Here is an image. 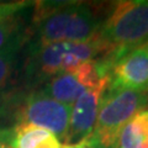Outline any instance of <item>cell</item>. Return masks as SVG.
Instances as JSON below:
<instances>
[{
  "label": "cell",
  "mask_w": 148,
  "mask_h": 148,
  "mask_svg": "<svg viewBox=\"0 0 148 148\" xmlns=\"http://www.w3.org/2000/svg\"><path fill=\"white\" fill-rule=\"evenodd\" d=\"M103 22L94 6L74 1L37 3L34 12L36 46L85 42L95 37Z\"/></svg>",
  "instance_id": "obj_1"
},
{
  "label": "cell",
  "mask_w": 148,
  "mask_h": 148,
  "mask_svg": "<svg viewBox=\"0 0 148 148\" xmlns=\"http://www.w3.org/2000/svg\"><path fill=\"white\" fill-rule=\"evenodd\" d=\"M108 57L109 49L98 34L85 42H56L46 46L31 43L25 62V79L30 86L43 84L88 61Z\"/></svg>",
  "instance_id": "obj_2"
},
{
  "label": "cell",
  "mask_w": 148,
  "mask_h": 148,
  "mask_svg": "<svg viewBox=\"0 0 148 148\" xmlns=\"http://www.w3.org/2000/svg\"><path fill=\"white\" fill-rule=\"evenodd\" d=\"M115 63L148 41V0L119 1L98 32Z\"/></svg>",
  "instance_id": "obj_3"
},
{
  "label": "cell",
  "mask_w": 148,
  "mask_h": 148,
  "mask_svg": "<svg viewBox=\"0 0 148 148\" xmlns=\"http://www.w3.org/2000/svg\"><path fill=\"white\" fill-rule=\"evenodd\" d=\"M147 104L148 92L108 88L100 101L94 131L88 138L91 147L115 148L122 127Z\"/></svg>",
  "instance_id": "obj_4"
},
{
  "label": "cell",
  "mask_w": 148,
  "mask_h": 148,
  "mask_svg": "<svg viewBox=\"0 0 148 148\" xmlns=\"http://www.w3.org/2000/svg\"><path fill=\"white\" fill-rule=\"evenodd\" d=\"M71 111L72 106L56 101L42 90L32 91L17 105L16 125L26 123L41 127L64 142L69 130Z\"/></svg>",
  "instance_id": "obj_5"
},
{
  "label": "cell",
  "mask_w": 148,
  "mask_h": 148,
  "mask_svg": "<svg viewBox=\"0 0 148 148\" xmlns=\"http://www.w3.org/2000/svg\"><path fill=\"white\" fill-rule=\"evenodd\" d=\"M110 85V75L101 79L95 86L88 89L82 94L72 106L69 130L64 145L82 142L88 140L95 127L98 111L103 95Z\"/></svg>",
  "instance_id": "obj_6"
},
{
  "label": "cell",
  "mask_w": 148,
  "mask_h": 148,
  "mask_svg": "<svg viewBox=\"0 0 148 148\" xmlns=\"http://www.w3.org/2000/svg\"><path fill=\"white\" fill-rule=\"evenodd\" d=\"M109 88L148 92V52L145 48L133 49L114 63Z\"/></svg>",
  "instance_id": "obj_7"
},
{
  "label": "cell",
  "mask_w": 148,
  "mask_h": 148,
  "mask_svg": "<svg viewBox=\"0 0 148 148\" xmlns=\"http://www.w3.org/2000/svg\"><path fill=\"white\" fill-rule=\"evenodd\" d=\"M59 140L47 130L34 125H16L12 128L11 148H61Z\"/></svg>",
  "instance_id": "obj_8"
},
{
  "label": "cell",
  "mask_w": 148,
  "mask_h": 148,
  "mask_svg": "<svg viewBox=\"0 0 148 148\" xmlns=\"http://www.w3.org/2000/svg\"><path fill=\"white\" fill-rule=\"evenodd\" d=\"M115 148H148V110L135 115L122 127Z\"/></svg>",
  "instance_id": "obj_9"
},
{
  "label": "cell",
  "mask_w": 148,
  "mask_h": 148,
  "mask_svg": "<svg viewBox=\"0 0 148 148\" xmlns=\"http://www.w3.org/2000/svg\"><path fill=\"white\" fill-rule=\"evenodd\" d=\"M29 40L30 38L16 41L15 43L0 51V99L16 72L20 52Z\"/></svg>",
  "instance_id": "obj_10"
},
{
  "label": "cell",
  "mask_w": 148,
  "mask_h": 148,
  "mask_svg": "<svg viewBox=\"0 0 148 148\" xmlns=\"http://www.w3.org/2000/svg\"><path fill=\"white\" fill-rule=\"evenodd\" d=\"M22 12L10 16L0 22V51L15 43L16 41L30 38L31 34L22 20Z\"/></svg>",
  "instance_id": "obj_11"
},
{
  "label": "cell",
  "mask_w": 148,
  "mask_h": 148,
  "mask_svg": "<svg viewBox=\"0 0 148 148\" xmlns=\"http://www.w3.org/2000/svg\"><path fill=\"white\" fill-rule=\"evenodd\" d=\"M34 5L31 1H9V3H0V22L5 18L17 15V14L26 10L27 8Z\"/></svg>",
  "instance_id": "obj_12"
},
{
  "label": "cell",
  "mask_w": 148,
  "mask_h": 148,
  "mask_svg": "<svg viewBox=\"0 0 148 148\" xmlns=\"http://www.w3.org/2000/svg\"><path fill=\"white\" fill-rule=\"evenodd\" d=\"M12 130H0V148H11Z\"/></svg>",
  "instance_id": "obj_13"
},
{
  "label": "cell",
  "mask_w": 148,
  "mask_h": 148,
  "mask_svg": "<svg viewBox=\"0 0 148 148\" xmlns=\"http://www.w3.org/2000/svg\"><path fill=\"white\" fill-rule=\"evenodd\" d=\"M61 148H92L91 145L89 143L88 140H84L82 142H78V143H73V145H62Z\"/></svg>",
  "instance_id": "obj_14"
},
{
  "label": "cell",
  "mask_w": 148,
  "mask_h": 148,
  "mask_svg": "<svg viewBox=\"0 0 148 148\" xmlns=\"http://www.w3.org/2000/svg\"><path fill=\"white\" fill-rule=\"evenodd\" d=\"M142 47H143V48H145V49L147 51V52H148V41H147V42H146L145 45H143V46H142Z\"/></svg>",
  "instance_id": "obj_15"
},
{
  "label": "cell",
  "mask_w": 148,
  "mask_h": 148,
  "mask_svg": "<svg viewBox=\"0 0 148 148\" xmlns=\"http://www.w3.org/2000/svg\"><path fill=\"white\" fill-rule=\"evenodd\" d=\"M147 105H148V104H147Z\"/></svg>",
  "instance_id": "obj_16"
}]
</instances>
